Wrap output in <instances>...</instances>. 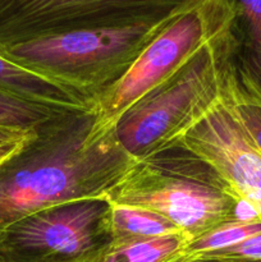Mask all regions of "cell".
I'll return each instance as SVG.
<instances>
[{"label":"cell","instance_id":"obj_1","mask_svg":"<svg viewBox=\"0 0 261 262\" xmlns=\"http://www.w3.org/2000/svg\"><path fill=\"white\" fill-rule=\"evenodd\" d=\"M95 109L64 113L0 164V235L42 210L86 200H105L133 159L117 128L94 129Z\"/></svg>","mask_w":261,"mask_h":262},{"label":"cell","instance_id":"obj_2","mask_svg":"<svg viewBox=\"0 0 261 262\" xmlns=\"http://www.w3.org/2000/svg\"><path fill=\"white\" fill-rule=\"evenodd\" d=\"M105 201L156 212L191 239L248 217L242 215L247 206L217 171L182 146L136 160Z\"/></svg>","mask_w":261,"mask_h":262},{"label":"cell","instance_id":"obj_3","mask_svg":"<svg viewBox=\"0 0 261 262\" xmlns=\"http://www.w3.org/2000/svg\"><path fill=\"white\" fill-rule=\"evenodd\" d=\"M235 50L234 31L202 49L176 76L133 105L117 124L123 148L141 160L171 147L222 99Z\"/></svg>","mask_w":261,"mask_h":262},{"label":"cell","instance_id":"obj_4","mask_svg":"<svg viewBox=\"0 0 261 262\" xmlns=\"http://www.w3.org/2000/svg\"><path fill=\"white\" fill-rule=\"evenodd\" d=\"M171 20L72 31L17 43L2 49L0 54L23 68L99 99Z\"/></svg>","mask_w":261,"mask_h":262},{"label":"cell","instance_id":"obj_5","mask_svg":"<svg viewBox=\"0 0 261 262\" xmlns=\"http://www.w3.org/2000/svg\"><path fill=\"white\" fill-rule=\"evenodd\" d=\"M230 33H234V13L229 0H204L174 18L100 95L94 129H115L133 105L176 76L202 49Z\"/></svg>","mask_w":261,"mask_h":262},{"label":"cell","instance_id":"obj_6","mask_svg":"<svg viewBox=\"0 0 261 262\" xmlns=\"http://www.w3.org/2000/svg\"><path fill=\"white\" fill-rule=\"evenodd\" d=\"M204 0H0V50L79 30L158 25Z\"/></svg>","mask_w":261,"mask_h":262},{"label":"cell","instance_id":"obj_7","mask_svg":"<svg viewBox=\"0 0 261 262\" xmlns=\"http://www.w3.org/2000/svg\"><path fill=\"white\" fill-rule=\"evenodd\" d=\"M110 204L86 200L30 215L0 235L3 262H91L113 242Z\"/></svg>","mask_w":261,"mask_h":262},{"label":"cell","instance_id":"obj_8","mask_svg":"<svg viewBox=\"0 0 261 262\" xmlns=\"http://www.w3.org/2000/svg\"><path fill=\"white\" fill-rule=\"evenodd\" d=\"M173 146H182L209 163L242 204L261 219V154L224 90L222 99Z\"/></svg>","mask_w":261,"mask_h":262},{"label":"cell","instance_id":"obj_9","mask_svg":"<svg viewBox=\"0 0 261 262\" xmlns=\"http://www.w3.org/2000/svg\"><path fill=\"white\" fill-rule=\"evenodd\" d=\"M0 92L69 113L94 110L97 99L71 86L23 68L0 54Z\"/></svg>","mask_w":261,"mask_h":262},{"label":"cell","instance_id":"obj_10","mask_svg":"<svg viewBox=\"0 0 261 262\" xmlns=\"http://www.w3.org/2000/svg\"><path fill=\"white\" fill-rule=\"evenodd\" d=\"M234 13L237 50L235 79L242 90L261 101V0H229Z\"/></svg>","mask_w":261,"mask_h":262},{"label":"cell","instance_id":"obj_11","mask_svg":"<svg viewBox=\"0 0 261 262\" xmlns=\"http://www.w3.org/2000/svg\"><path fill=\"white\" fill-rule=\"evenodd\" d=\"M186 233L115 243L91 262H173L183 255L191 242Z\"/></svg>","mask_w":261,"mask_h":262},{"label":"cell","instance_id":"obj_12","mask_svg":"<svg viewBox=\"0 0 261 262\" xmlns=\"http://www.w3.org/2000/svg\"><path fill=\"white\" fill-rule=\"evenodd\" d=\"M110 207V232L115 243L150 239L182 232L173 223L154 211L112 204Z\"/></svg>","mask_w":261,"mask_h":262},{"label":"cell","instance_id":"obj_13","mask_svg":"<svg viewBox=\"0 0 261 262\" xmlns=\"http://www.w3.org/2000/svg\"><path fill=\"white\" fill-rule=\"evenodd\" d=\"M261 234V219L256 215L235 220L217 227L200 237L194 238L184 250V257L216 252L224 248L238 245L253 235Z\"/></svg>","mask_w":261,"mask_h":262},{"label":"cell","instance_id":"obj_14","mask_svg":"<svg viewBox=\"0 0 261 262\" xmlns=\"http://www.w3.org/2000/svg\"><path fill=\"white\" fill-rule=\"evenodd\" d=\"M64 113L0 92V127L36 130Z\"/></svg>","mask_w":261,"mask_h":262},{"label":"cell","instance_id":"obj_15","mask_svg":"<svg viewBox=\"0 0 261 262\" xmlns=\"http://www.w3.org/2000/svg\"><path fill=\"white\" fill-rule=\"evenodd\" d=\"M224 94L235 115L261 154V101L242 90L237 83L233 64L228 69L224 82Z\"/></svg>","mask_w":261,"mask_h":262},{"label":"cell","instance_id":"obj_16","mask_svg":"<svg viewBox=\"0 0 261 262\" xmlns=\"http://www.w3.org/2000/svg\"><path fill=\"white\" fill-rule=\"evenodd\" d=\"M204 255L222 256V257H235V258H248V260H261V234L253 235L238 245L216 252L204 253Z\"/></svg>","mask_w":261,"mask_h":262},{"label":"cell","instance_id":"obj_17","mask_svg":"<svg viewBox=\"0 0 261 262\" xmlns=\"http://www.w3.org/2000/svg\"><path fill=\"white\" fill-rule=\"evenodd\" d=\"M35 132L36 130H23L17 129V128L0 127V146L22 142V141H26L30 137H32Z\"/></svg>","mask_w":261,"mask_h":262},{"label":"cell","instance_id":"obj_18","mask_svg":"<svg viewBox=\"0 0 261 262\" xmlns=\"http://www.w3.org/2000/svg\"><path fill=\"white\" fill-rule=\"evenodd\" d=\"M173 262H261V260L222 257V256H211V255H197V256H191V257H184V256H181L178 260Z\"/></svg>","mask_w":261,"mask_h":262},{"label":"cell","instance_id":"obj_19","mask_svg":"<svg viewBox=\"0 0 261 262\" xmlns=\"http://www.w3.org/2000/svg\"><path fill=\"white\" fill-rule=\"evenodd\" d=\"M31 138V137H30ZM28 138V140H30ZM28 140L22 141V142H15V143H9V145H4V146H0V164L4 163L7 159H9L13 154L17 152Z\"/></svg>","mask_w":261,"mask_h":262},{"label":"cell","instance_id":"obj_20","mask_svg":"<svg viewBox=\"0 0 261 262\" xmlns=\"http://www.w3.org/2000/svg\"><path fill=\"white\" fill-rule=\"evenodd\" d=\"M0 262H3V261H2V260H0Z\"/></svg>","mask_w":261,"mask_h":262}]
</instances>
